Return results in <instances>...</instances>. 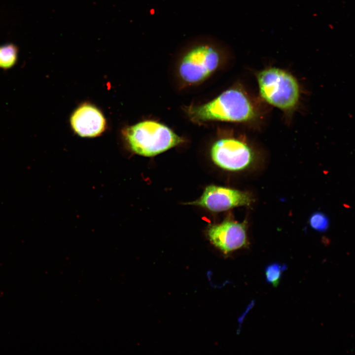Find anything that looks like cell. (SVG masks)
I'll return each mask as SVG.
<instances>
[{
    "instance_id": "cell-1",
    "label": "cell",
    "mask_w": 355,
    "mask_h": 355,
    "mask_svg": "<svg viewBox=\"0 0 355 355\" xmlns=\"http://www.w3.org/2000/svg\"><path fill=\"white\" fill-rule=\"evenodd\" d=\"M187 113L194 121H209L242 122L252 119L255 112L247 96L237 89L224 91L213 100L189 107Z\"/></svg>"
},
{
    "instance_id": "cell-2",
    "label": "cell",
    "mask_w": 355,
    "mask_h": 355,
    "mask_svg": "<svg viewBox=\"0 0 355 355\" xmlns=\"http://www.w3.org/2000/svg\"><path fill=\"white\" fill-rule=\"evenodd\" d=\"M123 134L134 152L147 157L159 154L184 142L169 127L153 120H145L129 127Z\"/></svg>"
},
{
    "instance_id": "cell-3",
    "label": "cell",
    "mask_w": 355,
    "mask_h": 355,
    "mask_svg": "<svg viewBox=\"0 0 355 355\" xmlns=\"http://www.w3.org/2000/svg\"><path fill=\"white\" fill-rule=\"evenodd\" d=\"M257 79L260 94L271 105L290 110L297 104L300 89L296 78L281 69L271 67L259 71Z\"/></svg>"
},
{
    "instance_id": "cell-4",
    "label": "cell",
    "mask_w": 355,
    "mask_h": 355,
    "mask_svg": "<svg viewBox=\"0 0 355 355\" xmlns=\"http://www.w3.org/2000/svg\"><path fill=\"white\" fill-rule=\"evenodd\" d=\"M221 57L213 46L203 44L196 46L182 57L178 66V73L183 81L197 84L208 78L218 67Z\"/></svg>"
},
{
    "instance_id": "cell-5",
    "label": "cell",
    "mask_w": 355,
    "mask_h": 355,
    "mask_svg": "<svg viewBox=\"0 0 355 355\" xmlns=\"http://www.w3.org/2000/svg\"><path fill=\"white\" fill-rule=\"evenodd\" d=\"M210 153L215 165L229 171L248 168L254 158L251 148L246 143L234 138H223L215 141Z\"/></svg>"
},
{
    "instance_id": "cell-6",
    "label": "cell",
    "mask_w": 355,
    "mask_h": 355,
    "mask_svg": "<svg viewBox=\"0 0 355 355\" xmlns=\"http://www.w3.org/2000/svg\"><path fill=\"white\" fill-rule=\"evenodd\" d=\"M253 199L248 192L226 187L210 185L198 199L185 203L199 206L211 212L225 211L239 206H250Z\"/></svg>"
},
{
    "instance_id": "cell-7",
    "label": "cell",
    "mask_w": 355,
    "mask_h": 355,
    "mask_svg": "<svg viewBox=\"0 0 355 355\" xmlns=\"http://www.w3.org/2000/svg\"><path fill=\"white\" fill-rule=\"evenodd\" d=\"M207 236L210 243L225 254L246 248L248 244L245 222L227 219L210 225Z\"/></svg>"
},
{
    "instance_id": "cell-8",
    "label": "cell",
    "mask_w": 355,
    "mask_h": 355,
    "mask_svg": "<svg viewBox=\"0 0 355 355\" xmlns=\"http://www.w3.org/2000/svg\"><path fill=\"white\" fill-rule=\"evenodd\" d=\"M70 123L73 131L81 137L99 136L106 128V120L102 112L87 103L81 105L73 112Z\"/></svg>"
},
{
    "instance_id": "cell-9",
    "label": "cell",
    "mask_w": 355,
    "mask_h": 355,
    "mask_svg": "<svg viewBox=\"0 0 355 355\" xmlns=\"http://www.w3.org/2000/svg\"><path fill=\"white\" fill-rule=\"evenodd\" d=\"M19 49L12 42L0 45V69L7 70L13 67L18 60Z\"/></svg>"
},
{
    "instance_id": "cell-10",
    "label": "cell",
    "mask_w": 355,
    "mask_h": 355,
    "mask_svg": "<svg viewBox=\"0 0 355 355\" xmlns=\"http://www.w3.org/2000/svg\"><path fill=\"white\" fill-rule=\"evenodd\" d=\"M287 267L284 264L278 263L270 264L265 269V280L267 283L277 287L280 284L283 273Z\"/></svg>"
},
{
    "instance_id": "cell-11",
    "label": "cell",
    "mask_w": 355,
    "mask_h": 355,
    "mask_svg": "<svg viewBox=\"0 0 355 355\" xmlns=\"http://www.w3.org/2000/svg\"><path fill=\"white\" fill-rule=\"evenodd\" d=\"M309 223L312 229L319 232H324L328 228L329 220L324 213L317 212L311 214Z\"/></svg>"
}]
</instances>
